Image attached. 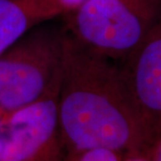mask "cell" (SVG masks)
Masks as SVG:
<instances>
[{
    "instance_id": "11",
    "label": "cell",
    "mask_w": 161,
    "mask_h": 161,
    "mask_svg": "<svg viewBox=\"0 0 161 161\" xmlns=\"http://www.w3.org/2000/svg\"><path fill=\"white\" fill-rule=\"evenodd\" d=\"M5 135H4V122H3V115L0 114V161L3 158V151H4Z\"/></svg>"
},
{
    "instance_id": "6",
    "label": "cell",
    "mask_w": 161,
    "mask_h": 161,
    "mask_svg": "<svg viewBox=\"0 0 161 161\" xmlns=\"http://www.w3.org/2000/svg\"><path fill=\"white\" fill-rule=\"evenodd\" d=\"M35 24L22 0H0V54Z\"/></svg>"
},
{
    "instance_id": "3",
    "label": "cell",
    "mask_w": 161,
    "mask_h": 161,
    "mask_svg": "<svg viewBox=\"0 0 161 161\" xmlns=\"http://www.w3.org/2000/svg\"><path fill=\"white\" fill-rule=\"evenodd\" d=\"M64 36V28H39L0 54V114L59 94Z\"/></svg>"
},
{
    "instance_id": "10",
    "label": "cell",
    "mask_w": 161,
    "mask_h": 161,
    "mask_svg": "<svg viewBox=\"0 0 161 161\" xmlns=\"http://www.w3.org/2000/svg\"><path fill=\"white\" fill-rule=\"evenodd\" d=\"M150 161H161V137L147 151Z\"/></svg>"
},
{
    "instance_id": "7",
    "label": "cell",
    "mask_w": 161,
    "mask_h": 161,
    "mask_svg": "<svg viewBox=\"0 0 161 161\" xmlns=\"http://www.w3.org/2000/svg\"><path fill=\"white\" fill-rule=\"evenodd\" d=\"M87 1L89 0H22L37 24L68 14Z\"/></svg>"
},
{
    "instance_id": "2",
    "label": "cell",
    "mask_w": 161,
    "mask_h": 161,
    "mask_svg": "<svg viewBox=\"0 0 161 161\" xmlns=\"http://www.w3.org/2000/svg\"><path fill=\"white\" fill-rule=\"evenodd\" d=\"M64 20L65 31L83 47L122 62L161 22V0H89Z\"/></svg>"
},
{
    "instance_id": "8",
    "label": "cell",
    "mask_w": 161,
    "mask_h": 161,
    "mask_svg": "<svg viewBox=\"0 0 161 161\" xmlns=\"http://www.w3.org/2000/svg\"><path fill=\"white\" fill-rule=\"evenodd\" d=\"M64 161H124V154L103 149L67 152Z\"/></svg>"
},
{
    "instance_id": "4",
    "label": "cell",
    "mask_w": 161,
    "mask_h": 161,
    "mask_svg": "<svg viewBox=\"0 0 161 161\" xmlns=\"http://www.w3.org/2000/svg\"><path fill=\"white\" fill-rule=\"evenodd\" d=\"M3 115L5 143L2 161H64L58 95Z\"/></svg>"
},
{
    "instance_id": "5",
    "label": "cell",
    "mask_w": 161,
    "mask_h": 161,
    "mask_svg": "<svg viewBox=\"0 0 161 161\" xmlns=\"http://www.w3.org/2000/svg\"><path fill=\"white\" fill-rule=\"evenodd\" d=\"M120 68L152 147L161 137V22Z\"/></svg>"
},
{
    "instance_id": "1",
    "label": "cell",
    "mask_w": 161,
    "mask_h": 161,
    "mask_svg": "<svg viewBox=\"0 0 161 161\" xmlns=\"http://www.w3.org/2000/svg\"><path fill=\"white\" fill-rule=\"evenodd\" d=\"M58 116L66 152L103 149L125 155L151 147L120 66L86 49L66 31Z\"/></svg>"
},
{
    "instance_id": "9",
    "label": "cell",
    "mask_w": 161,
    "mask_h": 161,
    "mask_svg": "<svg viewBox=\"0 0 161 161\" xmlns=\"http://www.w3.org/2000/svg\"><path fill=\"white\" fill-rule=\"evenodd\" d=\"M124 161H150L147 151L131 152L124 155Z\"/></svg>"
}]
</instances>
